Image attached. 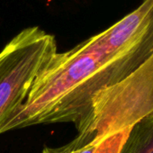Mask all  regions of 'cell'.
Instances as JSON below:
<instances>
[{
  "mask_svg": "<svg viewBox=\"0 0 153 153\" xmlns=\"http://www.w3.org/2000/svg\"><path fill=\"white\" fill-rule=\"evenodd\" d=\"M98 142H86L76 135L68 143L60 147L45 146L42 153H96Z\"/></svg>",
  "mask_w": 153,
  "mask_h": 153,
  "instance_id": "5",
  "label": "cell"
},
{
  "mask_svg": "<svg viewBox=\"0 0 153 153\" xmlns=\"http://www.w3.org/2000/svg\"><path fill=\"white\" fill-rule=\"evenodd\" d=\"M57 52L55 36L38 26L24 29L0 51V124L23 105L35 78Z\"/></svg>",
  "mask_w": 153,
  "mask_h": 153,
  "instance_id": "3",
  "label": "cell"
},
{
  "mask_svg": "<svg viewBox=\"0 0 153 153\" xmlns=\"http://www.w3.org/2000/svg\"><path fill=\"white\" fill-rule=\"evenodd\" d=\"M153 114V54L118 83L100 90L76 124L86 142H99Z\"/></svg>",
  "mask_w": 153,
  "mask_h": 153,
  "instance_id": "2",
  "label": "cell"
},
{
  "mask_svg": "<svg viewBox=\"0 0 153 153\" xmlns=\"http://www.w3.org/2000/svg\"><path fill=\"white\" fill-rule=\"evenodd\" d=\"M136 68L109 55L97 34L68 51L57 52L35 78L23 105L0 124V134L38 124L76 125L89 112L100 90Z\"/></svg>",
  "mask_w": 153,
  "mask_h": 153,
  "instance_id": "1",
  "label": "cell"
},
{
  "mask_svg": "<svg viewBox=\"0 0 153 153\" xmlns=\"http://www.w3.org/2000/svg\"><path fill=\"white\" fill-rule=\"evenodd\" d=\"M120 153H153V114L131 128Z\"/></svg>",
  "mask_w": 153,
  "mask_h": 153,
  "instance_id": "4",
  "label": "cell"
}]
</instances>
